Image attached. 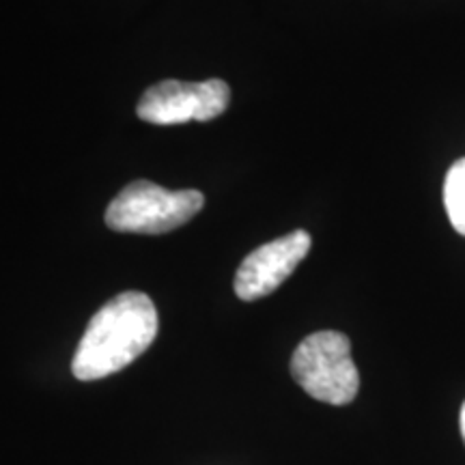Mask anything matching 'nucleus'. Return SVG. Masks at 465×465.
I'll return each mask as SVG.
<instances>
[{
    "label": "nucleus",
    "mask_w": 465,
    "mask_h": 465,
    "mask_svg": "<svg viewBox=\"0 0 465 465\" xmlns=\"http://www.w3.org/2000/svg\"><path fill=\"white\" fill-rule=\"evenodd\" d=\"M158 336V311L147 293L125 291L93 315L75 349L72 373L95 381L119 373L143 356Z\"/></svg>",
    "instance_id": "obj_1"
},
{
    "label": "nucleus",
    "mask_w": 465,
    "mask_h": 465,
    "mask_svg": "<svg viewBox=\"0 0 465 465\" xmlns=\"http://www.w3.org/2000/svg\"><path fill=\"white\" fill-rule=\"evenodd\" d=\"M291 375L302 391L328 405L351 403L360 391L351 342L334 330L315 332L300 342L291 358Z\"/></svg>",
    "instance_id": "obj_2"
},
{
    "label": "nucleus",
    "mask_w": 465,
    "mask_h": 465,
    "mask_svg": "<svg viewBox=\"0 0 465 465\" xmlns=\"http://www.w3.org/2000/svg\"><path fill=\"white\" fill-rule=\"evenodd\" d=\"M205 205L199 190L171 192L153 182L127 183L106 209V224L116 232L162 235L190 223Z\"/></svg>",
    "instance_id": "obj_3"
},
{
    "label": "nucleus",
    "mask_w": 465,
    "mask_h": 465,
    "mask_svg": "<svg viewBox=\"0 0 465 465\" xmlns=\"http://www.w3.org/2000/svg\"><path fill=\"white\" fill-rule=\"evenodd\" d=\"M231 89L224 80L205 83L162 80L143 93L136 113L153 125H179L188 121H212L229 108Z\"/></svg>",
    "instance_id": "obj_4"
},
{
    "label": "nucleus",
    "mask_w": 465,
    "mask_h": 465,
    "mask_svg": "<svg viewBox=\"0 0 465 465\" xmlns=\"http://www.w3.org/2000/svg\"><path fill=\"white\" fill-rule=\"evenodd\" d=\"M311 243L306 231H293L252 250L235 274L237 298L254 302L274 293L306 259Z\"/></svg>",
    "instance_id": "obj_5"
},
{
    "label": "nucleus",
    "mask_w": 465,
    "mask_h": 465,
    "mask_svg": "<svg viewBox=\"0 0 465 465\" xmlns=\"http://www.w3.org/2000/svg\"><path fill=\"white\" fill-rule=\"evenodd\" d=\"M444 207L450 224L465 237V158L457 160L444 179Z\"/></svg>",
    "instance_id": "obj_6"
},
{
    "label": "nucleus",
    "mask_w": 465,
    "mask_h": 465,
    "mask_svg": "<svg viewBox=\"0 0 465 465\" xmlns=\"http://www.w3.org/2000/svg\"><path fill=\"white\" fill-rule=\"evenodd\" d=\"M461 435H463V440H465V403L461 407Z\"/></svg>",
    "instance_id": "obj_7"
}]
</instances>
